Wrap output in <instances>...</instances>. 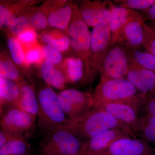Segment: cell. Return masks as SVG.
<instances>
[{
    "label": "cell",
    "mask_w": 155,
    "mask_h": 155,
    "mask_svg": "<svg viewBox=\"0 0 155 155\" xmlns=\"http://www.w3.org/2000/svg\"><path fill=\"white\" fill-rule=\"evenodd\" d=\"M94 107L106 102L126 103L143 110L147 96L139 91L126 78L101 81L93 93Z\"/></svg>",
    "instance_id": "obj_1"
},
{
    "label": "cell",
    "mask_w": 155,
    "mask_h": 155,
    "mask_svg": "<svg viewBox=\"0 0 155 155\" xmlns=\"http://www.w3.org/2000/svg\"><path fill=\"white\" fill-rule=\"evenodd\" d=\"M37 96L39 109L36 126L43 134L67 127L72 123L61 108L58 94L53 88L47 85L43 87L39 90Z\"/></svg>",
    "instance_id": "obj_2"
},
{
    "label": "cell",
    "mask_w": 155,
    "mask_h": 155,
    "mask_svg": "<svg viewBox=\"0 0 155 155\" xmlns=\"http://www.w3.org/2000/svg\"><path fill=\"white\" fill-rule=\"evenodd\" d=\"M67 128L83 140L111 129L124 130L131 135L127 128L107 112L94 108L79 122L71 123Z\"/></svg>",
    "instance_id": "obj_3"
},
{
    "label": "cell",
    "mask_w": 155,
    "mask_h": 155,
    "mask_svg": "<svg viewBox=\"0 0 155 155\" xmlns=\"http://www.w3.org/2000/svg\"><path fill=\"white\" fill-rule=\"evenodd\" d=\"M41 155H79L85 153L84 140L67 127H61L45 135L39 146Z\"/></svg>",
    "instance_id": "obj_4"
},
{
    "label": "cell",
    "mask_w": 155,
    "mask_h": 155,
    "mask_svg": "<svg viewBox=\"0 0 155 155\" xmlns=\"http://www.w3.org/2000/svg\"><path fill=\"white\" fill-rule=\"evenodd\" d=\"M66 32L71 41L73 55L83 60L88 80H92L90 69L91 33L88 25L81 16L76 4H73V15Z\"/></svg>",
    "instance_id": "obj_5"
},
{
    "label": "cell",
    "mask_w": 155,
    "mask_h": 155,
    "mask_svg": "<svg viewBox=\"0 0 155 155\" xmlns=\"http://www.w3.org/2000/svg\"><path fill=\"white\" fill-rule=\"evenodd\" d=\"M64 113L73 122H79L94 109L93 94L67 88L58 94Z\"/></svg>",
    "instance_id": "obj_6"
},
{
    "label": "cell",
    "mask_w": 155,
    "mask_h": 155,
    "mask_svg": "<svg viewBox=\"0 0 155 155\" xmlns=\"http://www.w3.org/2000/svg\"><path fill=\"white\" fill-rule=\"evenodd\" d=\"M130 63L128 50L119 43L110 48L100 69L101 81L125 78Z\"/></svg>",
    "instance_id": "obj_7"
},
{
    "label": "cell",
    "mask_w": 155,
    "mask_h": 155,
    "mask_svg": "<svg viewBox=\"0 0 155 155\" xmlns=\"http://www.w3.org/2000/svg\"><path fill=\"white\" fill-rule=\"evenodd\" d=\"M37 119L20 108L10 107L1 114V130L25 137L35 126Z\"/></svg>",
    "instance_id": "obj_8"
},
{
    "label": "cell",
    "mask_w": 155,
    "mask_h": 155,
    "mask_svg": "<svg viewBox=\"0 0 155 155\" xmlns=\"http://www.w3.org/2000/svg\"><path fill=\"white\" fill-rule=\"evenodd\" d=\"M94 108L101 109L114 116L127 128L134 137L141 122L140 108L126 103L106 102L97 104Z\"/></svg>",
    "instance_id": "obj_9"
},
{
    "label": "cell",
    "mask_w": 155,
    "mask_h": 155,
    "mask_svg": "<svg viewBox=\"0 0 155 155\" xmlns=\"http://www.w3.org/2000/svg\"><path fill=\"white\" fill-rule=\"evenodd\" d=\"M90 69L92 80L100 72L105 57L110 48V31L109 23L93 28L91 31Z\"/></svg>",
    "instance_id": "obj_10"
},
{
    "label": "cell",
    "mask_w": 155,
    "mask_h": 155,
    "mask_svg": "<svg viewBox=\"0 0 155 155\" xmlns=\"http://www.w3.org/2000/svg\"><path fill=\"white\" fill-rule=\"evenodd\" d=\"M76 5L81 16L88 26L95 28L110 22L111 11L109 1H82Z\"/></svg>",
    "instance_id": "obj_11"
},
{
    "label": "cell",
    "mask_w": 155,
    "mask_h": 155,
    "mask_svg": "<svg viewBox=\"0 0 155 155\" xmlns=\"http://www.w3.org/2000/svg\"><path fill=\"white\" fill-rule=\"evenodd\" d=\"M99 155H154L150 143L143 139L128 135L115 140Z\"/></svg>",
    "instance_id": "obj_12"
},
{
    "label": "cell",
    "mask_w": 155,
    "mask_h": 155,
    "mask_svg": "<svg viewBox=\"0 0 155 155\" xmlns=\"http://www.w3.org/2000/svg\"><path fill=\"white\" fill-rule=\"evenodd\" d=\"M144 22L142 17L127 22L119 31L117 42L128 51L141 49L144 40Z\"/></svg>",
    "instance_id": "obj_13"
},
{
    "label": "cell",
    "mask_w": 155,
    "mask_h": 155,
    "mask_svg": "<svg viewBox=\"0 0 155 155\" xmlns=\"http://www.w3.org/2000/svg\"><path fill=\"white\" fill-rule=\"evenodd\" d=\"M125 78L139 91L145 95L155 90V72L139 66L131 59Z\"/></svg>",
    "instance_id": "obj_14"
},
{
    "label": "cell",
    "mask_w": 155,
    "mask_h": 155,
    "mask_svg": "<svg viewBox=\"0 0 155 155\" xmlns=\"http://www.w3.org/2000/svg\"><path fill=\"white\" fill-rule=\"evenodd\" d=\"M111 17L109 22L110 31V45L113 47L117 42L118 35L123 26L132 19L143 17L141 13L130 9L116 5L109 2Z\"/></svg>",
    "instance_id": "obj_15"
},
{
    "label": "cell",
    "mask_w": 155,
    "mask_h": 155,
    "mask_svg": "<svg viewBox=\"0 0 155 155\" xmlns=\"http://www.w3.org/2000/svg\"><path fill=\"white\" fill-rule=\"evenodd\" d=\"M39 1L34 0L1 1L0 28L6 31L11 23L24 11L35 6Z\"/></svg>",
    "instance_id": "obj_16"
},
{
    "label": "cell",
    "mask_w": 155,
    "mask_h": 155,
    "mask_svg": "<svg viewBox=\"0 0 155 155\" xmlns=\"http://www.w3.org/2000/svg\"><path fill=\"white\" fill-rule=\"evenodd\" d=\"M128 135L131 136L121 129L107 130L84 140V152L89 155H99L116 140Z\"/></svg>",
    "instance_id": "obj_17"
},
{
    "label": "cell",
    "mask_w": 155,
    "mask_h": 155,
    "mask_svg": "<svg viewBox=\"0 0 155 155\" xmlns=\"http://www.w3.org/2000/svg\"><path fill=\"white\" fill-rule=\"evenodd\" d=\"M61 67L67 84L83 83L89 81L85 64L82 59L75 55L64 58Z\"/></svg>",
    "instance_id": "obj_18"
},
{
    "label": "cell",
    "mask_w": 155,
    "mask_h": 155,
    "mask_svg": "<svg viewBox=\"0 0 155 155\" xmlns=\"http://www.w3.org/2000/svg\"><path fill=\"white\" fill-rule=\"evenodd\" d=\"M18 84L20 89V95L14 107L22 109L37 119L38 98L33 85L25 79Z\"/></svg>",
    "instance_id": "obj_19"
},
{
    "label": "cell",
    "mask_w": 155,
    "mask_h": 155,
    "mask_svg": "<svg viewBox=\"0 0 155 155\" xmlns=\"http://www.w3.org/2000/svg\"><path fill=\"white\" fill-rule=\"evenodd\" d=\"M39 72L48 86L61 91L67 89V80L61 67L44 61L40 65Z\"/></svg>",
    "instance_id": "obj_20"
},
{
    "label": "cell",
    "mask_w": 155,
    "mask_h": 155,
    "mask_svg": "<svg viewBox=\"0 0 155 155\" xmlns=\"http://www.w3.org/2000/svg\"><path fill=\"white\" fill-rule=\"evenodd\" d=\"M41 41L61 53L71 51V41L65 31L52 28L42 31L39 36Z\"/></svg>",
    "instance_id": "obj_21"
},
{
    "label": "cell",
    "mask_w": 155,
    "mask_h": 155,
    "mask_svg": "<svg viewBox=\"0 0 155 155\" xmlns=\"http://www.w3.org/2000/svg\"><path fill=\"white\" fill-rule=\"evenodd\" d=\"M20 95L18 83L0 77V114L7 108L15 106Z\"/></svg>",
    "instance_id": "obj_22"
},
{
    "label": "cell",
    "mask_w": 155,
    "mask_h": 155,
    "mask_svg": "<svg viewBox=\"0 0 155 155\" xmlns=\"http://www.w3.org/2000/svg\"><path fill=\"white\" fill-rule=\"evenodd\" d=\"M73 4L67 2L51 12L48 16L49 26L66 32L73 15Z\"/></svg>",
    "instance_id": "obj_23"
},
{
    "label": "cell",
    "mask_w": 155,
    "mask_h": 155,
    "mask_svg": "<svg viewBox=\"0 0 155 155\" xmlns=\"http://www.w3.org/2000/svg\"><path fill=\"white\" fill-rule=\"evenodd\" d=\"M0 77L18 83L24 79L19 68L6 51L1 53Z\"/></svg>",
    "instance_id": "obj_24"
},
{
    "label": "cell",
    "mask_w": 155,
    "mask_h": 155,
    "mask_svg": "<svg viewBox=\"0 0 155 155\" xmlns=\"http://www.w3.org/2000/svg\"><path fill=\"white\" fill-rule=\"evenodd\" d=\"M30 144L25 137L19 136L0 147V155H28Z\"/></svg>",
    "instance_id": "obj_25"
},
{
    "label": "cell",
    "mask_w": 155,
    "mask_h": 155,
    "mask_svg": "<svg viewBox=\"0 0 155 155\" xmlns=\"http://www.w3.org/2000/svg\"><path fill=\"white\" fill-rule=\"evenodd\" d=\"M136 137L143 139L150 144L155 143V116L147 115L142 116Z\"/></svg>",
    "instance_id": "obj_26"
},
{
    "label": "cell",
    "mask_w": 155,
    "mask_h": 155,
    "mask_svg": "<svg viewBox=\"0 0 155 155\" xmlns=\"http://www.w3.org/2000/svg\"><path fill=\"white\" fill-rule=\"evenodd\" d=\"M35 6L25 10L14 22L6 31L8 35L16 37L23 30L31 28L30 18Z\"/></svg>",
    "instance_id": "obj_27"
},
{
    "label": "cell",
    "mask_w": 155,
    "mask_h": 155,
    "mask_svg": "<svg viewBox=\"0 0 155 155\" xmlns=\"http://www.w3.org/2000/svg\"><path fill=\"white\" fill-rule=\"evenodd\" d=\"M7 45L12 60L17 66L26 70L27 66L25 64V52L16 37L8 35Z\"/></svg>",
    "instance_id": "obj_28"
},
{
    "label": "cell",
    "mask_w": 155,
    "mask_h": 155,
    "mask_svg": "<svg viewBox=\"0 0 155 155\" xmlns=\"http://www.w3.org/2000/svg\"><path fill=\"white\" fill-rule=\"evenodd\" d=\"M130 59L136 64L155 73V57L141 49L128 51Z\"/></svg>",
    "instance_id": "obj_29"
},
{
    "label": "cell",
    "mask_w": 155,
    "mask_h": 155,
    "mask_svg": "<svg viewBox=\"0 0 155 155\" xmlns=\"http://www.w3.org/2000/svg\"><path fill=\"white\" fill-rule=\"evenodd\" d=\"M31 28L35 31H45L49 26L48 17L40 7H35L30 18Z\"/></svg>",
    "instance_id": "obj_30"
},
{
    "label": "cell",
    "mask_w": 155,
    "mask_h": 155,
    "mask_svg": "<svg viewBox=\"0 0 155 155\" xmlns=\"http://www.w3.org/2000/svg\"><path fill=\"white\" fill-rule=\"evenodd\" d=\"M143 47L147 51L155 57V25L150 22H144Z\"/></svg>",
    "instance_id": "obj_31"
},
{
    "label": "cell",
    "mask_w": 155,
    "mask_h": 155,
    "mask_svg": "<svg viewBox=\"0 0 155 155\" xmlns=\"http://www.w3.org/2000/svg\"><path fill=\"white\" fill-rule=\"evenodd\" d=\"M25 56L27 67L32 65H40L44 61L41 46L38 43L27 48Z\"/></svg>",
    "instance_id": "obj_32"
},
{
    "label": "cell",
    "mask_w": 155,
    "mask_h": 155,
    "mask_svg": "<svg viewBox=\"0 0 155 155\" xmlns=\"http://www.w3.org/2000/svg\"><path fill=\"white\" fill-rule=\"evenodd\" d=\"M41 48L44 61L49 62L56 67H61L64 59L61 52L47 45H43Z\"/></svg>",
    "instance_id": "obj_33"
},
{
    "label": "cell",
    "mask_w": 155,
    "mask_h": 155,
    "mask_svg": "<svg viewBox=\"0 0 155 155\" xmlns=\"http://www.w3.org/2000/svg\"><path fill=\"white\" fill-rule=\"evenodd\" d=\"M113 2L125 8L143 11L152 5L155 0H116Z\"/></svg>",
    "instance_id": "obj_34"
},
{
    "label": "cell",
    "mask_w": 155,
    "mask_h": 155,
    "mask_svg": "<svg viewBox=\"0 0 155 155\" xmlns=\"http://www.w3.org/2000/svg\"><path fill=\"white\" fill-rule=\"evenodd\" d=\"M38 37L35 30L28 28L19 33L16 38L21 45L27 48L37 43Z\"/></svg>",
    "instance_id": "obj_35"
},
{
    "label": "cell",
    "mask_w": 155,
    "mask_h": 155,
    "mask_svg": "<svg viewBox=\"0 0 155 155\" xmlns=\"http://www.w3.org/2000/svg\"><path fill=\"white\" fill-rule=\"evenodd\" d=\"M145 115L155 116V90L147 95L143 110Z\"/></svg>",
    "instance_id": "obj_36"
},
{
    "label": "cell",
    "mask_w": 155,
    "mask_h": 155,
    "mask_svg": "<svg viewBox=\"0 0 155 155\" xmlns=\"http://www.w3.org/2000/svg\"><path fill=\"white\" fill-rule=\"evenodd\" d=\"M68 2L67 1H47L45 2L41 6L40 8L43 11L47 16H48L49 14L54 11L56 9L60 8L61 6L64 5Z\"/></svg>",
    "instance_id": "obj_37"
},
{
    "label": "cell",
    "mask_w": 155,
    "mask_h": 155,
    "mask_svg": "<svg viewBox=\"0 0 155 155\" xmlns=\"http://www.w3.org/2000/svg\"><path fill=\"white\" fill-rule=\"evenodd\" d=\"M142 11L143 14H141L145 22L149 20L155 25V2L149 8Z\"/></svg>",
    "instance_id": "obj_38"
},
{
    "label": "cell",
    "mask_w": 155,
    "mask_h": 155,
    "mask_svg": "<svg viewBox=\"0 0 155 155\" xmlns=\"http://www.w3.org/2000/svg\"><path fill=\"white\" fill-rule=\"evenodd\" d=\"M19 136H21L0 130V147Z\"/></svg>",
    "instance_id": "obj_39"
},
{
    "label": "cell",
    "mask_w": 155,
    "mask_h": 155,
    "mask_svg": "<svg viewBox=\"0 0 155 155\" xmlns=\"http://www.w3.org/2000/svg\"><path fill=\"white\" fill-rule=\"evenodd\" d=\"M79 155H89L87 154L84 153V154H83Z\"/></svg>",
    "instance_id": "obj_40"
},
{
    "label": "cell",
    "mask_w": 155,
    "mask_h": 155,
    "mask_svg": "<svg viewBox=\"0 0 155 155\" xmlns=\"http://www.w3.org/2000/svg\"><path fill=\"white\" fill-rule=\"evenodd\" d=\"M154 155H155V148L154 149Z\"/></svg>",
    "instance_id": "obj_41"
},
{
    "label": "cell",
    "mask_w": 155,
    "mask_h": 155,
    "mask_svg": "<svg viewBox=\"0 0 155 155\" xmlns=\"http://www.w3.org/2000/svg\"><path fill=\"white\" fill-rule=\"evenodd\" d=\"M31 155V154H30V155Z\"/></svg>",
    "instance_id": "obj_42"
}]
</instances>
